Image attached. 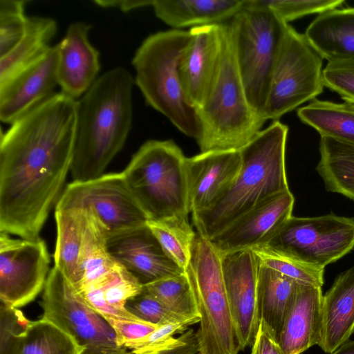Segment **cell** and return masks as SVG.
Masks as SVG:
<instances>
[{"instance_id":"cell-1","label":"cell","mask_w":354,"mask_h":354,"mask_svg":"<svg viewBox=\"0 0 354 354\" xmlns=\"http://www.w3.org/2000/svg\"><path fill=\"white\" fill-rule=\"evenodd\" d=\"M77 100L55 93L10 124L0 142V232L40 237L71 172Z\"/></svg>"},{"instance_id":"cell-2","label":"cell","mask_w":354,"mask_h":354,"mask_svg":"<svg viewBox=\"0 0 354 354\" xmlns=\"http://www.w3.org/2000/svg\"><path fill=\"white\" fill-rule=\"evenodd\" d=\"M134 83L129 71L115 67L97 77L77 100L73 182L102 176L122 149L132 126Z\"/></svg>"},{"instance_id":"cell-3","label":"cell","mask_w":354,"mask_h":354,"mask_svg":"<svg viewBox=\"0 0 354 354\" xmlns=\"http://www.w3.org/2000/svg\"><path fill=\"white\" fill-rule=\"evenodd\" d=\"M288 127L279 120L263 129L240 150V170L209 208L192 213L198 234L209 240L253 207L289 189L285 154Z\"/></svg>"},{"instance_id":"cell-4","label":"cell","mask_w":354,"mask_h":354,"mask_svg":"<svg viewBox=\"0 0 354 354\" xmlns=\"http://www.w3.org/2000/svg\"><path fill=\"white\" fill-rule=\"evenodd\" d=\"M201 152L240 151L267 121L250 106L238 70L227 24H223L218 68L203 104L196 109Z\"/></svg>"},{"instance_id":"cell-5","label":"cell","mask_w":354,"mask_h":354,"mask_svg":"<svg viewBox=\"0 0 354 354\" xmlns=\"http://www.w3.org/2000/svg\"><path fill=\"white\" fill-rule=\"evenodd\" d=\"M189 39V30L153 33L136 50L131 64L134 82L146 103L196 141L201 134L196 110L185 98L179 73L180 57Z\"/></svg>"},{"instance_id":"cell-6","label":"cell","mask_w":354,"mask_h":354,"mask_svg":"<svg viewBox=\"0 0 354 354\" xmlns=\"http://www.w3.org/2000/svg\"><path fill=\"white\" fill-rule=\"evenodd\" d=\"M186 158L171 140H149L122 171L149 220L189 213Z\"/></svg>"},{"instance_id":"cell-7","label":"cell","mask_w":354,"mask_h":354,"mask_svg":"<svg viewBox=\"0 0 354 354\" xmlns=\"http://www.w3.org/2000/svg\"><path fill=\"white\" fill-rule=\"evenodd\" d=\"M227 24L248 100L262 116L271 75L289 24L257 0H246L245 7Z\"/></svg>"},{"instance_id":"cell-8","label":"cell","mask_w":354,"mask_h":354,"mask_svg":"<svg viewBox=\"0 0 354 354\" xmlns=\"http://www.w3.org/2000/svg\"><path fill=\"white\" fill-rule=\"evenodd\" d=\"M200 317L199 354H238L241 350L226 295L221 254L198 233L185 269Z\"/></svg>"},{"instance_id":"cell-9","label":"cell","mask_w":354,"mask_h":354,"mask_svg":"<svg viewBox=\"0 0 354 354\" xmlns=\"http://www.w3.org/2000/svg\"><path fill=\"white\" fill-rule=\"evenodd\" d=\"M322 56L304 34L288 25L275 63L262 116L279 120L323 92Z\"/></svg>"},{"instance_id":"cell-10","label":"cell","mask_w":354,"mask_h":354,"mask_svg":"<svg viewBox=\"0 0 354 354\" xmlns=\"http://www.w3.org/2000/svg\"><path fill=\"white\" fill-rule=\"evenodd\" d=\"M40 306L41 319L73 338L82 347V354H133L118 344L108 321L55 266L49 272Z\"/></svg>"},{"instance_id":"cell-11","label":"cell","mask_w":354,"mask_h":354,"mask_svg":"<svg viewBox=\"0 0 354 354\" xmlns=\"http://www.w3.org/2000/svg\"><path fill=\"white\" fill-rule=\"evenodd\" d=\"M263 245L304 265L324 270L354 248V218L333 214L292 216Z\"/></svg>"},{"instance_id":"cell-12","label":"cell","mask_w":354,"mask_h":354,"mask_svg":"<svg viewBox=\"0 0 354 354\" xmlns=\"http://www.w3.org/2000/svg\"><path fill=\"white\" fill-rule=\"evenodd\" d=\"M68 208L91 210L105 226L109 236L145 225L149 221L123 172L69 183L55 206V209Z\"/></svg>"},{"instance_id":"cell-13","label":"cell","mask_w":354,"mask_h":354,"mask_svg":"<svg viewBox=\"0 0 354 354\" xmlns=\"http://www.w3.org/2000/svg\"><path fill=\"white\" fill-rule=\"evenodd\" d=\"M50 257L45 241L14 239L0 232L1 304L14 308L32 302L44 290Z\"/></svg>"},{"instance_id":"cell-14","label":"cell","mask_w":354,"mask_h":354,"mask_svg":"<svg viewBox=\"0 0 354 354\" xmlns=\"http://www.w3.org/2000/svg\"><path fill=\"white\" fill-rule=\"evenodd\" d=\"M222 269L231 316L241 348L255 339L260 317L257 279L259 260L252 249L221 254Z\"/></svg>"},{"instance_id":"cell-15","label":"cell","mask_w":354,"mask_h":354,"mask_svg":"<svg viewBox=\"0 0 354 354\" xmlns=\"http://www.w3.org/2000/svg\"><path fill=\"white\" fill-rule=\"evenodd\" d=\"M57 240L54 266L78 290L82 285L84 266L103 233L98 217L83 208L55 209Z\"/></svg>"},{"instance_id":"cell-16","label":"cell","mask_w":354,"mask_h":354,"mask_svg":"<svg viewBox=\"0 0 354 354\" xmlns=\"http://www.w3.org/2000/svg\"><path fill=\"white\" fill-rule=\"evenodd\" d=\"M294 202L290 189L274 194L208 241L221 254L263 245L292 216Z\"/></svg>"},{"instance_id":"cell-17","label":"cell","mask_w":354,"mask_h":354,"mask_svg":"<svg viewBox=\"0 0 354 354\" xmlns=\"http://www.w3.org/2000/svg\"><path fill=\"white\" fill-rule=\"evenodd\" d=\"M0 311V354H82V347L52 323L29 320L3 304Z\"/></svg>"},{"instance_id":"cell-18","label":"cell","mask_w":354,"mask_h":354,"mask_svg":"<svg viewBox=\"0 0 354 354\" xmlns=\"http://www.w3.org/2000/svg\"><path fill=\"white\" fill-rule=\"evenodd\" d=\"M107 250L143 285L185 272L165 252L146 224L109 236Z\"/></svg>"},{"instance_id":"cell-19","label":"cell","mask_w":354,"mask_h":354,"mask_svg":"<svg viewBox=\"0 0 354 354\" xmlns=\"http://www.w3.org/2000/svg\"><path fill=\"white\" fill-rule=\"evenodd\" d=\"M223 24L192 28L179 73L183 93L196 110L204 102L220 60Z\"/></svg>"},{"instance_id":"cell-20","label":"cell","mask_w":354,"mask_h":354,"mask_svg":"<svg viewBox=\"0 0 354 354\" xmlns=\"http://www.w3.org/2000/svg\"><path fill=\"white\" fill-rule=\"evenodd\" d=\"M57 44L6 84L0 86V120L11 124L55 93L58 85Z\"/></svg>"},{"instance_id":"cell-21","label":"cell","mask_w":354,"mask_h":354,"mask_svg":"<svg viewBox=\"0 0 354 354\" xmlns=\"http://www.w3.org/2000/svg\"><path fill=\"white\" fill-rule=\"evenodd\" d=\"M240 151H209L186 158L185 169L189 212L212 206L237 176Z\"/></svg>"},{"instance_id":"cell-22","label":"cell","mask_w":354,"mask_h":354,"mask_svg":"<svg viewBox=\"0 0 354 354\" xmlns=\"http://www.w3.org/2000/svg\"><path fill=\"white\" fill-rule=\"evenodd\" d=\"M91 26L84 21L70 24L58 49L57 77L61 92L76 100L97 80L100 53L90 42Z\"/></svg>"},{"instance_id":"cell-23","label":"cell","mask_w":354,"mask_h":354,"mask_svg":"<svg viewBox=\"0 0 354 354\" xmlns=\"http://www.w3.org/2000/svg\"><path fill=\"white\" fill-rule=\"evenodd\" d=\"M322 302L321 287L299 285L277 342L282 354H301L319 344L323 328Z\"/></svg>"},{"instance_id":"cell-24","label":"cell","mask_w":354,"mask_h":354,"mask_svg":"<svg viewBox=\"0 0 354 354\" xmlns=\"http://www.w3.org/2000/svg\"><path fill=\"white\" fill-rule=\"evenodd\" d=\"M323 328L318 346L330 354L354 332V265L335 279L323 295Z\"/></svg>"},{"instance_id":"cell-25","label":"cell","mask_w":354,"mask_h":354,"mask_svg":"<svg viewBox=\"0 0 354 354\" xmlns=\"http://www.w3.org/2000/svg\"><path fill=\"white\" fill-rule=\"evenodd\" d=\"M143 284L120 264L84 286L79 292L106 319L141 320L126 308L128 300L140 295Z\"/></svg>"},{"instance_id":"cell-26","label":"cell","mask_w":354,"mask_h":354,"mask_svg":"<svg viewBox=\"0 0 354 354\" xmlns=\"http://www.w3.org/2000/svg\"><path fill=\"white\" fill-rule=\"evenodd\" d=\"M246 0H153L156 16L173 29L230 22Z\"/></svg>"},{"instance_id":"cell-27","label":"cell","mask_w":354,"mask_h":354,"mask_svg":"<svg viewBox=\"0 0 354 354\" xmlns=\"http://www.w3.org/2000/svg\"><path fill=\"white\" fill-rule=\"evenodd\" d=\"M304 35L328 61L354 58V8H335L318 15Z\"/></svg>"},{"instance_id":"cell-28","label":"cell","mask_w":354,"mask_h":354,"mask_svg":"<svg viewBox=\"0 0 354 354\" xmlns=\"http://www.w3.org/2000/svg\"><path fill=\"white\" fill-rule=\"evenodd\" d=\"M300 284L259 262L257 296L260 322L277 342Z\"/></svg>"},{"instance_id":"cell-29","label":"cell","mask_w":354,"mask_h":354,"mask_svg":"<svg viewBox=\"0 0 354 354\" xmlns=\"http://www.w3.org/2000/svg\"><path fill=\"white\" fill-rule=\"evenodd\" d=\"M57 22L52 18L28 17L25 33L18 44L0 57V86H3L44 57L56 35Z\"/></svg>"},{"instance_id":"cell-30","label":"cell","mask_w":354,"mask_h":354,"mask_svg":"<svg viewBox=\"0 0 354 354\" xmlns=\"http://www.w3.org/2000/svg\"><path fill=\"white\" fill-rule=\"evenodd\" d=\"M297 116L320 136L354 145V104L315 99L299 108Z\"/></svg>"},{"instance_id":"cell-31","label":"cell","mask_w":354,"mask_h":354,"mask_svg":"<svg viewBox=\"0 0 354 354\" xmlns=\"http://www.w3.org/2000/svg\"><path fill=\"white\" fill-rule=\"evenodd\" d=\"M316 169L328 192L354 201V145L320 136Z\"/></svg>"},{"instance_id":"cell-32","label":"cell","mask_w":354,"mask_h":354,"mask_svg":"<svg viewBox=\"0 0 354 354\" xmlns=\"http://www.w3.org/2000/svg\"><path fill=\"white\" fill-rule=\"evenodd\" d=\"M187 216L149 220L147 223L167 255L184 270L189 263L197 234L192 230Z\"/></svg>"},{"instance_id":"cell-33","label":"cell","mask_w":354,"mask_h":354,"mask_svg":"<svg viewBox=\"0 0 354 354\" xmlns=\"http://www.w3.org/2000/svg\"><path fill=\"white\" fill-rule=\"evenodd\" d=\"M143 290L178 315L189 318L199 317L185 271L145 284Z\"/></svg>"},{"instance_id":"cell-34","label":"cell","mask_w":354,"mask_h":354,"mask_svg":"<svg viewBox=\"0 0 354 354\" xmlns=\"http://www.w3.org/2000/svg\"><path fill=\"white\" fill-rule=\"evenodd\" d=\"M261 264L301 283L322 287L324 270L312 268L281 256L265 245L252 248Z\"/></svg>"},{"instance_id":"cell-35","label":"cell","mask_w":354,"mask_h":354,"mask_svg":"<svg viewBox=\"0 0 354 354\" xmlns=\"http://www.w3.org/2000/svg\"><path fill=\"white\" fill-rule=\"evenodd\" d=\"M23 0L0 1V57L8 54L23 37L28 17Z\"/></svg>"},{"instance_id":"cell-36","label":"cell","mask_w":354,"mask_h":354,"mask_svg":"<svg viewBox=\"0 0 354 354\" xmlns=\"http://www.w3.org/2000/svg\"><path fill=\"white\" fill-rule=\"evenodd\" d=\"M126 308L140 319L158 326L188 321L200 322L199 317L189 318L176 314L144 290L128 300Z\"/></svg>"},{"instance_id":"cell-37","label":"cell","mask_w":354,"mask_h":354,"mask_svg":"<svg viewBox=\"0 0 354 354\" xmlns=\"http://www.w3.org/2000/svg\"><path fill=\"white\" fill-rule=\"evenodd\" d=\"M261 6L270 9L278 18L286 24L311 14H322L338 8L344 3L343 0H257Z\"/></svg>"},{"instance_id":"cell-38","label":"cell","mask_w":354,"mask_h":354,"mask_svg":"<svg viewBox=\"0 0 354 354\" xmlns=\"http://www.w3.org/2000/svg\"><path fill=\"white\" fill-rule=\"evenodd\" d=\"M324 86L354 104V58L328 61L323 69Z\"/></svg>"},{"instance_id":"cell-39","label":"cell","mask_w":354,"mask_h":354,"mask_svg":"<svg viewBox=\"0 0 354 354\" xmlns=\"http://www.w3.org/2000/svg\"><path fill=\"white\" fill-rule=\"evenodd\" d=\"M198 323L188 321L160 326L154 331L142 339L127 343L124 347L133 354H148L154 352L170 342L177 334H183L188 327Z\"/></svg>"},{"instance_id":"cell-40","label":"cell","mask_w":354,"mask_h":354,"mask_svg":"<svg viewBox=\"0 0 354 354\" xmlns=\"http://www.w3.org/2000/svg\"><path fill=\"white\" fill-rule=\"evenodd\" d=\"M116 335L117 343L120 346L130 342L145 337L160 326L142 320H127L116 318L106 319Z\"/></svg>"},{"instance_id":"cell-41","label":"cell","mask_w":354,"mask_h":354,"mask_svg":"<svg viewBox=\"0 0 354 354\" xmlns=\"http://www.w3.org/2000/svg\"><path fill=\"white\" fill-rule=\"evenodd\" d=\"M148 354H199L196 332L188 329L160 349Z\"/></svg>"},{"instance_id":"cell-42","label":"cell","mask_w":354,"mask_h":354,"mask_svg":"<svg viewBox=\"0 0 354 354\" xmlns=\"http://www.w3.org/2000/svg\"><path fill=\"white\" fill-rule=\"evenodd\" d=\"M252 346L251 354H282L274 338L261 322Z\"/></svg>"},{"instance_id":"cell-43","label":"cell","mask_w":354,"mask_h":354,"mask_svg":"<svg viewBox=\"0 0 354 354\" xmlns=\"http://www.w3.org/2000/svg\"><path fill=\"white\" fill-rule=\"evenodd\" d=\"M153 0H95L94 2L103 8H117L123 12H129L146 6H151Z\"/></svg>"},{"instance_id":"cell-44","label":"cell","mask_w":354,"mask_h":354,"mask_svg":"<svg viewBox=\"0 0 354 354\" xmlns=\"http://www.w3.org/2000/svg\"><path fill=\"white\" fill-rule=\"evenodd\" d=\"M330 354H354V340H348Z\"/></svg>"}]
</instances>
